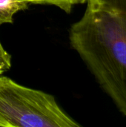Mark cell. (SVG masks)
<instances>
[{"mask_svg":"<svg viewBox=\"0 0 126 127\" xmlns=\"http://www.w3.org/2000/svg\"><path fill=\"white\" fill-rule=\"evenodd\" d=\"M27 0H0V26L5 23H13L14 15L27 8Z\"/></svg>","mask_w":126,"mask_h":127,"instance_id":"cell-3","label":"cell"},{"mask_svg":"<svg viewBox=\"0 0 126 127\" xmlns=\"http://www.w3.org/2000/svg\"><path fill=\"white\" fill-rule=\"evenodd\" d=\"M30 4H48L56 6L67 13H70L76 4H83L88 0H27Z\"/></svg>","mask_w":126,"mask_h":127,"instance_id":"cell-4","label":"cell"},{"mask_svg":"<svg viewBox=\"0 0 126 127\" xmlns=\"http://www.w3.org/2000/svg\"><path fill=\"white\" fill-rule=\"evenodd\" d=\"M55 97L0 75V127H79Z\"/></svg>","mask_w":126,"mask_h":127,"instance_id":"cell-2","label":"cell"},{"mask_svg":"<svg viewBox=\"0 0 126 127\" xmlns=\"http://www.w3.org/2000/svg\"><path fill=\"white\" fill-rule=\"evenodd\" d=\"M11 67V56L4 48L0 42V75L8 71Z\"/></svg>","mask_w":126,"mask_h":127,"instance_id":"cell-5","label":"cell"},{"mask_svg":"<svg viewBox=\"0 0 126 127\" xmlns=\"http://www.w3.org/2000/svg\"><path fill=\"white\" fill-rule=\"evenodd\" d=\"M70 42L126 117V0H88Z\"/></svg>","mask_w":126,"mask_h":127,"instance_id":"cell-1","label":"cell"}]
</instances>
